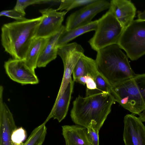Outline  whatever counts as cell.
Wrapping results in <instances>:
<instances>
[{
    "label": "cell",
    "mask_w": 145,
    "mask_h": 145,
    "mask_svg": "<svg viewBox=\"0 0 145 145\" xmlns=\"http://www.w3.org/2000/svg\"><path fill=\"white\" fill-rule=\"evenodd\" d=\"M116 102L110 93H100L85 97L79 95L73 102L70 116L76 124L87 128L91 123L99 130Z\"/></svg>",
    "instance_id": "1"
},
{
    "label": "cell",
    "mask_w": 145,
    "mask_h": 145,
    "mask_svg": "<svg viewBox=\"0 0 145 145\" xmlns=\"http://www.w3.org/2000/svg\"><path fill=\"white\" fill-rule=\"evenodd\" d=\"M42 16L16 21L4 24L1 28V40L5 51L13 58L24 59L35 38Z\"/></svg>",
    "instance_id": "2"
},
{
    "label": "cell",
    "mask_w": 145,
    "mask_h": 145,
    "mask_svg": "<svg viewBox=\"0 0 145 145\" xmlns=\"http://www.w3.org/2000/svg\"><path fill=\"white\" fill-rule=\"evenodd\" d=\"M97 52V71L111 88L135 76L128 57L118 45L108 46Z\"/></svg>",
    "instance_id": "3"
},
{
    "label": "cell",
    "mask_w": 145,
    "mask_h": 145,
    "mask_svg": "<svg viewBox=\"0 0 145 145\" xmlns=\"http://www.w3.org/2000/svg\"><path fill=\"white\" fill-rule=\"evenodd\" d=\"M97 20L95 34L88 42L91 48L97 52L108 46L117 44L124 30L109 9Z\"/></svg>",
    "instance_id": "4"
},
{
    "label": "cell",
    "mask_w": 145,
    "mask_h": 145,
    "mask_svg": "<svg viewBox=\"0 0 145 145\" xmlns=\"http://www.w3.org/2000/svg\"><path fill=\"white\" fill-rule=\"evenodd\" d=\"M117 45L132 61L145 55V20H134L124 29Z\"/></svg>",
    "instance_id": "5"
},
{
    "label": "cell",
    "mask_w": 145,
    "mask_h": 145,
    "mask_svg": "<svg viewBox=\"0 0 145 145\" xmlns=\"http://www.w3.org/2000/svg\"><path fill=\"white\" fill-rule=\"evenodd\" d=\"M116 102L135 115L145 109V103L134 78L111 88Z\"/></svg>",
    "instance_id": "6"
},
{
    "label": "cell",
    "mask_w": 145,
    "mask_h": 145,
    "mask_svg": "<svg viewBox=\"0 0 145 145\" xmlns=\"http://www.w3.org/2000/svg\"><path fill=\"white\" fill-rule=\"evenodd\" d=\"M84 52V50L82 46L76 42L68 43L58 48L57 55L63 62L64 71L56 99H58L65 90L72 78L71 75L74 68Z\"/></svg>",
    "instance_id": "7"
},
{
    "label": "cell",
    "mask_w": 145,
    "mask_h": 145,
    "mask_svg": "<svg viewBox=\"0 0 145 145\" xmlns=\"http://www.w3.org/2000/svg\"><path fill=\"white\" fill-rule=\"evenodd\" d=\"M110 6V2L105 0H96L85 6L68 17L65 29L69 30L88 24L96 15L109 9Z\"/></svg>",
    "instance_id": "8"
},
{
    "label": "cell",
    "mask_w": 145,
    "mask_h": 145,
    "mask_svg": "<svg viewBox=\"0 0 145 145\" xmlns=\"http://www.w3.org/2000/svg\"><path fill=\"white\" fill-rule=\"evenodd\" d=\"M39 12L42 18L37 28L35 38H49L61 29L67 12H58L51 8L40 10Z\"/></svg>",
    "instance_id": "9"
},
{
    "label": "cell",
    "mask_w": 145,
    "mask_h": 145,
    "mask_svg": "<svg viewBox=\"0 0 145 145\" xmlns=\"http://www.w3.org/2000/svg\"><path fill=\"white\" fill-rule=\"evenodd\" d=\"M6 72L10 79L22 85L38 84L35 71L29 68L24 59H10L5 62Z\"/></svg>",
    "instance_id": "10"
},
{
    "label": "cell",
    "mask_w": 145,
    "mask_h": 145,
    "mask_svg": "<svg viewBox=\"0 0 145 145\" xmlns=\"http://www.w3.org/2000/svg\"><path fill=\"white\" fill-rule=\"evenodd\" d=\"M123 139L125 145H145V126L133 114L124 118Z\"/></svg>",
    "instance_id": "11"
},
{
    "label": "cell",
    "mask_w": 145,
    "mask_h": 145,
    "mask_svg": "<svg viewBox=\"0 0 145 145\" xmlns=\"http://www.w3.org/2000/svg\"><path fill=\"white\" fill-rule=\"evenodd\" d=\"M3 88L0 86V145H12L11 137L17 129L13 115L3 101Z\"/></svg>",
    "instance_id": "12"
},
{
    "label": "cell",
    "mask_w": 145,
    "mask_h": 145,
    "mask_svg": "<svg viewBox=\"0 0 145 145\" xmlns=\"http://www.w3.org/2000/svg\"><path fill=\"white\" fill-rule=\"evenodd\" d=\"M109 8L124 29L133 21L136 8L130 0H112Z\"/></svg>",
    "instance_id": "13"
},
{
    "label": "cell",
    "mask_w": 145,
    "mask_h": 145,
    "mask_svg": "<svg viewBox=\"0 0 145 145\" xmlns=\"http://www.w3.org/2000/svg\"><path fill=\"white\" fill-rule=\"evenodd\" d=\"M74 82L72 78L62 94L58 99H56L50 113L44 122V123L46 124L51 118L57 119L59 122L65 118L69 109Z\"/></svg>",
    "instance_id": "14"
},
{
    "label": "cell",
    "mask_w": 145,
    "mask_h": 145,
    "mask_svg": "<svg viewBox=\"0 0 145 145\" xmlns=\"http://www.w3.org/2000/svg\"><path fill=\"white\" fill-rule=\"evenodd\" d=\"M62 127L66 145H91L86 128L77 125H65Z\"/></svg>",
    "instance_id": "15"
},
{
    "label": "cell",
    "mask_w": 145,
    "mask_h": 145,
    "mask_svg": "<svg viewBox=\"0 0 145 145\" xmlns=\"http://www.w3.org/2000/svg\"><path fill=\"white\" fill-rule=\"evenodd\" d=\"M65 27L63 25L59 31L48 38L47 43L39 58L37 67H45L50 62L56 58L58 55V40Z\"/></svg>",
    "instance_id": "16"
},
{
    "label": "cell",
    "mask_w": 145,
    "mask_h": 145,
    "mask_svg": "<svg viewBox=\"0 0 145 145\" xmlns=\"http://www.w3.org/2000/svg\"><path fill=\"white\" fill-rule=\"evenodd\" d=\"M95 60L82 54L77 62L72 72L73 80L89 75L94 79L98 74Z\"/></svg>",
    "instance_id": "17"
},
{
    "label": "cell",
    "mask_w": 145,
    "mask_h": 145,
    "mask_svg": "<svg viewBox=\"0 0 145 145\" xmlns=\"http://www.w3.org/2000/svg\"><path fill=\"white\" fill-rule=\"evenodd\" d=\"M48 38H35L27 53L24 59L26 65L35 71L39 58L48 41Z\"/></svg>",
    "instance_id": "18"
},
{
    "label": "cell",
    "mask_w": 145,
    "mask_h": 145,
    "mask_svg": "<svg viewBox=\"0 0 145 145\" xmlns=\"http://www.w3.org/2000/svg\"><path fill=\"white\" fill-rule=\"evenodd\" d=\"M98 20L92 21L86 25L80 26L69 30L64 29L60 35L58 42V48L68 43L72 40L86 33L96 29Z\"/></svg>",
    "instance_id": "19"
},
{
    "label": "cell",
    "mask_w": 145,
    "mask_h": 145,
    "mask_svg": "<svg viewBox=\"0 0 145 145\" xmlns=\"http://www.w3.org/2000/svg\"><path fill=\"white\" fill-rule=\"evenodd\" d=\"M45 124L43 123L35 128L23 145H42L47 132Z\"/></svg>",
    "instance_id": "20"
},
{
    "label": "cell",
    "mask_w": 145,
    "mask_h": 145,
    "mask_svg": "<svg viewBox=\"0 0 145 145\" xmlns=\"http://www.w3.org/2000/svg\"><path fill=\"white\" fill-rule=\"evenodd\" d=\"M96 0H60V5L56 9L61 11L65 10L67 12L75 8L85 6L95 1Z\"/></svg>",
    "instance_id": "21"
},
{
    "label": "cell",
    "mask_w": 145,
    "mask_h": 145,
    "mask_svg": "<svg viewBox=\"0 0 145 145\" xmlns=\"http://www.w3.org/2000/svg\"><path fill=\"white\" fill-rule=\"evenodd\" d=\"M56 1L42 0H17L14 9L25 16V9L28 6L35 4L48 3Z\"/></svg>",
    "instance_id": "22"
},
{
    "label": "cell",
    "mask_w": 145,
    "mask_h": 145,
    "mask_svg": "<svg viewBox=\"0 0 145 145\" xmlns=\"http://www.w3.org/2000/svg\"><path fill=\"white\" fill-rule=\"evenodd\" d=\"M26 137L25 130L22 127L17 129L13 133L11 137L12 145H23V142Z\"/></svg>",
    "instance_id": "23"
},
{
    "label": "cell",
    "mask_w": 145,
    "mask_h": 145,
    "mask_svg": "<svg viewBox=\"0 0 145 145\" xmlns=\"http://www.w3.org/2000/svg\"><path fill=\"white\" fill-rule=\"evenodd\" d=\"M94 80L97 89L99 91L102 93H111V88L99 73L95 76Z\"/></svg>",
    "instance_id": "24"
},
{
    "label": "cell",
    "mask_w": 145,
    "mask_h": 145,
    "mask_svg": "<svg viewBox=\"0 0 145 145\" xmlns=\"http://www.w3.org/2000/svg\"><path fill=\"white\" fill-rule=\"evenodd\" d=\"M87 128V135L91 145H99V131L93 127L91 123Z\"/></svg>",
    "instance_id": "25"
},
{
    "label": "cell",
    "mask_w": 145,
    "mask_h": 145,
    "mask_svg": "<svg viewBox=\"0 0 145 145\" xmlns=\"http://www.w3.org/2000/svg\"><path fill=\"white\" fill-rule=\"evenodd\" d=\"M0 16H7L14 19L16 21H23L27 19L25 17V16L14 9L1 11Z\"/></svg>",
    "instance_id": "26"
},
{
    "label": "cell",
    "mask_w": 145,
    "mask_h": 145,
    "mask_svg": "<svg viewBox=\"0 0 145 145\" xmlns=\"http://www.w3.org/2000/svg\"><path fill=\"white\" fill-rule=\"evenodd\" d=\"M134 78L145 103V73L136 74Z\"/></svg>",
    "instance_id": "27"
},
{
    "label": "cell",
    "mask_w": 145,
    "mask_h": 145,
    "mask_svg": "<svg viewBox=\"0 0 145 145\" xmlns=\"http://www.w3.org/2000/svg\"><path fill=\"white\" fill-rule=\"evenodd\" d=\"M85 84L86 86V89L91 90L97 89L94 79L90 76L87 75Z\"/></svg>",
    "instance_id": "28"
},
{
    "label": "cell",
    "mask_w": 145,
    "mask_h": 145,
    "mask_svg": "<svg viewBox=\"0 0 145 145\" xmlns=\"http://www.w3.org/2000/svg\"><path fill=\"white\" fill-rule=\"evenodd\" d=\"M138 20H145V10L142 12H138Z\"/></svg>",
    "instance_id": "29"
},
{
    "label": "cell",
    "mask_w": 145,
    "mask_h": 145,
    "mask_svg": "<svg viewBox=\"0 0 145 145\" xmlns=\"http://www.w3.org/2000/svg\"><path fill=\"white\" fill-rule=\"evenodd\" d=\"M139 119L142 122L145 121V109L138 114Z\"/></svg>",
    "instance_id": "30"
}]
</instances>
